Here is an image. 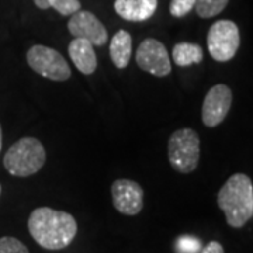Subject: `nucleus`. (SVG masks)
Wrapping results in <instances>:
<instances>
[{"label": "nucleus", "instance_id": "nucleus-13", "mask_svg": "<svg viewBox=\"0 0 253 253\" xmlns=\"http://www.w3.org/2000/svg\"><path fill=\"white\" fill-rule=\"evenodd\" d=\"M132 55V37L126 30H118L110 41V58L118 69L129 65Z\"/></svg>", "mask_w": 253, "mask_h": 253}, {"label": "nucleus", "instance_id": "nucleus-8", "mask_svg": "<svg viewBox=\"0 0 253 253\" xmlns=\"http://www.w3.org/2000/svg\"><path fill=\"white\" fill-rule=\"evenodd\" d=\"M231 106H232V90L224 83L212 86L203 100V107H201L203 124L208 128L219 126L228 116Z\"/></svg>", "mask_w": 253, "mask_h": 253}, {"label": "nucleus", "instance_id": "nucleus-15", "mask_svg": "<svg viewBox=\"0 0 253 253\" xmlns=\"http://www.w3.org/2000/svg\"><path fill=\"white\" fill-rule=\"evenodd\" d=\"M229 0H196L194 9L201 18H211L222 13L228 6Z\"/></svg>", "mask_w": 253, "mask_h": 253}, {"label": "nucleus", "instance_id": "nucleus-10", "mask_svg": "<svg viewBox=\"0 0 253 253\" xmlns=\"http://www.w3.org/2000/svg\"><path fill=\"white\" fill-rule=\"evenodd\" d=\"M68 30L75 38L86 40L91 45H104L109 40V33L104 24L93 13L86 10L73 13L68 21Z\"/></svg>", "mask_w": 253, "mask_h": 253}, {"label": "nucleus", "instance_id": "nucleus-14", "mask_svg": "<svg viewBox=\"0 0 253 253\" xmlns=\"http://www.w3.org/2000/svg\"><path fill=\"white\" fill-rule=\"evenodd\" d=\"M172 56L177 66H190L193 63H200L204 58L203 48L193 42H179L173 46Z\"/></svg>", "mask_w": 253, "mask_h": 253}, {"label": "nucleus", "instance_id": "nucleus-22", "mask_svg": "<svg viewBox=\"0 0 253 253\" xmlns=\"http://www.w3.org/2000/svg\"><path fill=\"white\" fill-rule=\"evenodd\" d=\"M1 145H3V131H1V126H0V151H1Z\"/></svg>", "mask_w": 253, "mask_h": 253}, {"label": "nucleus", "instance_id": "nucleus-5", "mask_svg": "<svg viewBox=\"0 0 253 253\" xmlns=\"http://www.w3.org/2000/svg\"><path fill=\"white\" fill-rule=\"evenodd\" d=\"M241 45L239 28L231 20L215 21L207 34V48L211 58L217 62H228L238 52Z\"/></svg>", "mask_w": 253, "mask_h": 253}, {"label": "nucleus", "instance_id": "nucleus-17", "mask_svg": "<svg viewBox=\"0 0 253 253\" xmlns=\"http://www.w3.org/2000/svg\"><path fill=\"white\" fill-rule=\"evenodd\" d=\"M0 253H30L27 246L13 236L0 238Z\"/></svg>", "mask_w": 253, "mask_h": 253}, {"label": "nucleus", "instance_id": "nucleus-20", "mask_svg": "<svg viewBox=\"0 0 253 253\" xmlns=\"http://www.w3.org/2000/svg\"><path fill=\"white\" fill-rule=\"evenodd\" d=\"M200 253H225L224 251V246L217 242V241H211V242H208L201 251Z\"/></svg>", "mask_w": 253, "mask_h": 253}, {"label": "nucleus", "instance_id": "nucleus-4", "mask_svg": "<svg viewBox=\"0 0 253 253\" xmlns=\"http://www.w3.org/2000/svg\"><path fill=\"white\" fill-rule=\"evenodd\" d=\"M168 159L176 172H194L200 161V136L191 128L174 131L168 141Z\"/></svg>", "mask_w": 253, "mask_h": 253}, {"label": "nucleus", "instance_id": "nucleus-18", "mask_svg": "<svg viewBox=\"0 0 253 253\" xmlns=\"http://www.w3.org/2000/svg\"><path fill=\"white\" fill-rule=\"evenodd\" d=\"M194 4H196V0H172L169 11L173 17L181 18L187 16L190 11L194 9Z\"/></svg>", "mask_w": 253, "mask_h": 253}, {"label": "nucleus", "instance_id": "nucleus-16", "mask_svg": "<svg viewBox=\"0 0 253 253\" xmlns=\"http://www.w3.org/2000/svg\"><path fill=\"white\" fill-rule=\"evenodd\" d=\"M49 9L56 10L61 16H72L81 10L79 0H48Z\"/></svg>", "mask_w": 253, "mask_h": 253}, {"label": "nucleus", "instance_id": "nucleus-9", "mask_svg": "<svg viewBox=\"0 0 253 253\" xmlns=\"http://www.w3.org/2000/svg\"><path fill=\"white\" fill-rule=\"evenodd\" d=\"M113 206L120 214L138 215L144 208V189L129 179H118L111 184Z\"/></svg>", "mask_w": 253, "mask_h": 253}, {"label": "nucleus", "instance_id": "nucleus-2", "mask_svg": "<svg viewBox=\"0 0 253 253\" xmlns=\"http://www.w3.org/2000/svg\"><path fill=\"white\" fill-rule=\"evenodd\" d=\"M218 207L228 225L242 228L253 217V184L245 173L232 174L218 191Z\"/></svg>", "mask_w": 253, "mask_h": 253}, {"label": "nucleus", "instance_id": "nucleus-3", "mask_svg": "<svg viewBox=\"0 0 253 253\" xmlns=\"http://www.w3.org/2000/svg\"><path fill=\"white\" fill-rule=\"evenodd\" d=\"M46 152L41 141L33 136H24L9 148L3 158L6 170L16 177H28L42 169Z\"/></svg>", "mask_w": 253, "mask_h": 253}, {"label": "nucleus", "instance_id": "nucleus-6", "mask_svg": "<svg viewBox=\"0 0 253 253\" xmlns=\"http://www.w3.org/2000/svg\"><path fill=\"white\" fill-rule=\"evenodd\" d=\"M28 66L38 75L55 82H65L72 76V71L62 54L45 45H33L27 51Z\"/></svg>", "mask_w": 253, "mask_h": 253}, {"label": "nucleus", "instance_id": "nucleus-19", "mask_svg": "<svg viewBox=\"0 0 253 253\" xmlns=\"http://www.w3.org/2000/svg\"><path fill=\"white\" fill-rule=\"evenodd\" d=\"M177 249L181 253H197L200 251V242L191 236H181L177 241Z\"/></svg>", "mask_w": 253, "mask_h": 253}, {"label": "nucleus", "instance_id": "nucleus-12", "mask_svg": "<svg viewBox=\"0 0 253 253\" xmlns=\"http://www.w3.org/2000/svg\"><path fill=\"white\" fill-rule=\"evenodd\" d=\"M158 0H116L114 10L118 16L126 21H145L155 14Z\"/></svg>", "mask_w": 253, "mask_h": 253}, {"label": "nucleus", "instance_id": "nucleus-21", "mask_svg": "<svg viewBox=\"0 0 253 253\" xmlns=\"http://www.w3.org/2000/svg\"><path fill=\"white\" fill-rule=\"evenodd\" d=\"M36 6L38 9L41 10H48L49 9V4H48V0H34Z\"/></svg>", "mask_w": 253, "mask_h": 253}, {"label": "nucleus", "instance_id": "nucleus-7", "mask_svg": "<svg viewBox=\"0 0 253 253\" xmlns=\"http://www.w3.org/2000/svg\"><path fill=\"white\" fill-rule=\"evenodd\" d=\"M135 61L144 72L156 78H165L172 72V62L166 46L155 38H146L139 44Z\"/></svg>", "mask_w": 253, "mask_h": 253}, {"label": "nucleus", "instance_id": "nucleus-23", "mask_svg": "<svg viewBox=\"0 0 253 253\" xmlns=\"http://www.w3.org/2000/svg\"><path fill=\"white\" fill-rule=\"evenodd\" d=\"M0 194H1V184H0Z\"/></svg>", "mask_w": 253, "mask_h": 253}, {"label": "nucleus", "instance_id": "nucleus-1", "mask_svg": "<svg viewBox=\"0 0 253 253\" xmlns=\"http://www.w3.org/2000/svg\"><path fill=\"white\" fill-rule=\"evenodd\" d=\"M27 225L31 238L48 251H61L69 246L78 234L73 215L49 207L36 208L28 217Z\"/></svg>", "mask_w": 253, "mask_h": 253}, {"label": "nucleus", "instance_id": "nucleus-11", "mask_svg": "<svg viewBox=\"0 0 253 253\" xmlns=\"http://www.w3.org/2000/svg\"><path fill=\"white\" fill-rule=\"evenodd\" d=\"M89 41L75 38L68 46V54L76 69L83 75H91L97 69V55Z\"/></svg>", "mask_w": 253, "mask_h": 253}]
</instances>
